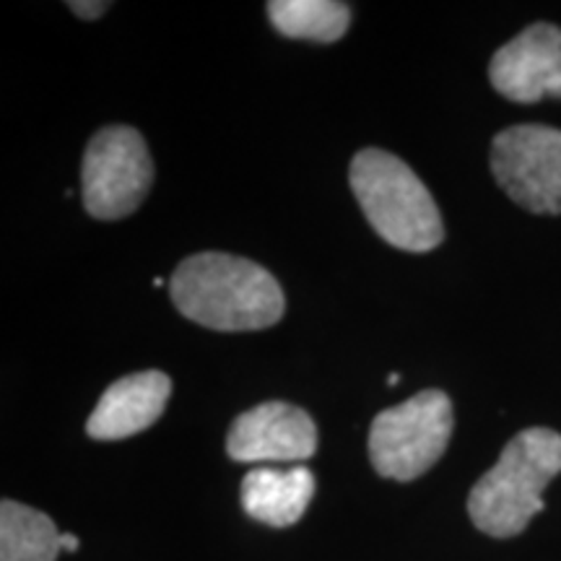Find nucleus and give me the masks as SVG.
I'll return each instance as SVG.
<instances>
[{
	"instance_id": "f257e3e1",
	"label": "nucleus",
	"mask_w": 561,
	"mask_h": 561,
	"mask_svg": "<svg viewBox=\"0 0 561 561\" xmlns=\"http://www.w3.org/2000/svg\"><path fill=\"white\" fill-rule=\"evenodd\" d=\"M170 297L187 320L224 333L263 331L286 312L284 289L273 273L227 252L185 257L170 278Z\"/></svg>"
},
{
	"instance_id": "f03ea898",
	"label": "nucleus",
	"mask_w": 561,
	"mask_h": 561,
	"mask_svg": "<svg viewBox=\"0 0 561 561\" xmlns=\"http://www.w3.org/2000/svg\"><path fill=\"white\" fill-rule=\"evenodd\" d=\"M561 473V434L530 426L515 434L494 468L471 489L468 515L491 538L520 536L543 510V491Z\"/></svg>"
},
{
	"instance_id": "7ed1b4c3",
	"label": "nucleus",
	"mask_w": 561,
	"mask_h": 561,
	"mask_svg": "<svg viewBox=\"0 0 561 561\" xmlns=\"http://www.w3.org/2000/svg\"><path fill=\"white\" fill-rule=\"evenodd\" d=\"M348 185L371 224L392 248L430 252L445 240V224L432 193L416 172L382 149H364L351 159Z\"/></svg>"
},
{
	"instance_id": "20e7f679",
	"label": "nucleus",
	"mask_w": 561,
	"mask_h": 561,
	"mask_svg": "<svg viewBox=\"0 0 561 561\" xmlns=\"http://www.w3.org/2000/svg\"><path fill=\"white\" fill-rule=\"evenodd\" d=\"M450 437V398L442 390H421L371 421L369 460L382 479L413 481L445 455Z\"/></svg>"
},
{
	"instance_id": "39448f33",
	"label": "nucleus",
	"mask_w": 561,
	"mask_h": 561,
	"mask_svg": "<svg viewBox=\"0 0 561 561\" xmlns=\"http://www.w3.org/2000/svg\"><path fill=\"white\" fill-rule=\"evenodd\" d=\"M153 185V161L144 136L128 125L94 133L83 153V208L100 221L130 216Z\"/></svg>"
},
{
	"instance_id": "423d86ee",
	"label": "nucleus",
	"mask_w": 561,
	"mask_h": 561,
	"mask_svg": "<svg viewBox=\"0 0 561 561\" xmlns=\"http://www.w3.org/2000/svg\"><path fill=\"white\" fill-rule=\"evenodd\" d=\"M491 172L504 193L530 214H561V130L515 125L491 144Z\"/></svg>"
},
{
	"instance_id": "0eeeda50",
	"label": "nucleus",
	"mask_w": 561,
	"mask_h": 561,
	"mask_svg": "<svg viewBox=\"0 0 561 561\" xmlns=\"http://www.w3.org/2000/svg\"><path fill=\"white\" fill-rule=\"evenodd\" d=\"M318 450V426L299 405L268 401L240 413L227 437L237 462H301Z\"/></svg>"
},
{
	"instance_id": "6e6552de",
	"label": "nucleus",
	"mask_w": 561,
	"mask_h": 561,
	"mask_svg": "<svg viewBox=\"0 0 561 561\" xmlns=\"http://www.w3.org/2000/svg\"><path fill=\"white\" fill-rule=\"evenodd\" d=\"M491 87L512 102L533 104L543 96L561 100V30L530 24L500 47L489 62Z\"/></svg>"
},
{
	"instance_id": "1a4fd4ad",
	"label": "nucleus",
	"mask_w": 561,
	"mask_h": 561,
	"mask_svg": "<svg viewBox=\"0 0 561 561\" xmlns=\"http://www.w3.org/2000/svg\"><path fill=\"white\" fill-rule=\"evenodd\" d=\"M170 396L172 380L159 369L123 377L102 392L87 421V434L91 439L115 442L146 432L164 413Z\"/></svg>"
},
{
	"instance_id": "9d476101",
	"label": "nucleus",
	"mask_w": 561,
	"mask_h": 561,
	"mask_svg": "<svg viewBox=\"0 0 561 561\" xmlns=\"http://www.w3.org/2000/svg\"><path fill=\"white\" fill-rule=\"evenodd\" d=\"M314 476L307 468H255L242 481V507L252 520L271 528H289L305 517L314 496Z\"/></svg>"
},
{
	"instance_id": "9b49d317",
	"label": "nucleus",
	"mask_w": 561,
	"mask_h": 561,
	"mask_svg": "<svg viewBox=\"0 0 561 561\" xmlns=\"http://www.w3.org/2000/svg\"><path fill=\"white\" fill-rule=\"evenodd\" d=\"M62 533L45 512L3 500L0 504V561H55Z\"/></svg>"
},
{
	"instance_id": "f8f14e48",
	"label": "nucleus",
	"mask_w": 561,
	"mask_h": 561,
	"mask_svg": "<svg viewBox=\"0 0 561 561\" xmlns=\"http://www.w3.org/2000/svg\"><path fill=\"white\" fill-rule=\"evenodd\" d=\"M273 26L291 39L339 42L348 32L351 5L339 0H271Z\"/></svg>"
},
{
	"instance_id": "ddd939ff",
	"label": "nucleus",
	"mask_w": 561,
	"mask_h": 561,
	"mask_svg": "<svg viewBox=\"0 0 561 561\" xmlns=\"http://www.w3.org/2000/svg\"><path fill=\"white\" fill-rule=\"evenodd\" d=\"M68 9L81 19H100L110 9V3H81V0H76V3H68Z\"/></svg>"
},
{
	"instance_id": "4468645a",
	"label": "nucleus",
	"mask_w": 561,
	"mask_h": 561,
	"mask_svg": "<svg viewBox=\"0 0 561 561\" xmlns=\"http://www.w3.org/2000/svg\"><path fill=\"white\" fill-rule=\"evenodd\" d=\"M62 551H79V538L76 536H68V533H62Z\"/></svg>"
}]
</instances>
